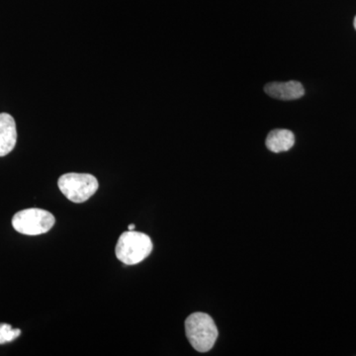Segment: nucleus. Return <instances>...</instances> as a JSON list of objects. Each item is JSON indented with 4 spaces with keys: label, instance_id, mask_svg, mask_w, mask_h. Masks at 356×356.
<instances>
[{
    "label": "nucleus",
    "instance_id": "9",
    "mask_svg": "<svg viewBox=\"0 0 356 356\" xmlns=\"http://www.w3.org/2000/svg\"><path fill=\"white\" fill-rule=\"evenodd\" d=\"M136 229V226L134 224L129 225L128 231H134Z\"/></svg>",
    "mask_w": 356,
    "mask_h": 356
},
{
    "label": "nucleus",
    "instance_id": "6",
    "mask_svg": "<svg viewBox=\"0 0 356 356\" xmlns=\"http://www.w3.org/2000/svg\"><path fill=\"white\" fill-rule=\"evenodd\" d=\"M17 142L15 120L11 115L0 114V156L13 151Z\"/></svg>",
    "mask_w": 356,
    "mask_h": 356
},
{
    "label": "nucleus",
    "instance_id": "4",
    "mask_svg": "<svg viewBox=\"0 0 356 356\" xmlns=\"http://www.w3.org/2000/svg\"><path fill=\"white\" fill-rule=\"evenodd\" d=\"M56 219L51 213L39 208H30L16 213L13 226L18 233L27 236H38L48 233Z\"/></svg>",
    "mask_w": 356,
    "mask_h": 356
},
{
    "label": "nucleus",
    "instance_id": "10",
    "mask_svg": "<svg viewBox=\"0 0 356 356\" xmlns=\"http://www.w3.org/2000/svg\"><path fill=\"white\" fill-rule=\"evenodd\" d=\"M353 25H355V30H356V16H355V22H353Z\"/></svg>",
    "mask_w": 356,
    "mask_h": 356
},
{
    "label": "nucleus",
    "instance_id": "3",
    "mask_svg": "<svg viewBox=\"0 0 356 356\" xmlns=\"http://www.w3.org/2000/svg\"><path fill=\"white\" fill-rule=\"evenodd\" d=\"M58 188L65 197L74 203H83L95 195L98 181L88 173H67L58 178Z\"/></svg>",
    "mask_w": 356,
    "mask_h": 356
},
{
    "label": "nucleus",
    "instance_id": "5",
    "mask_svg": "<svg viewBox=\"0 0 356 356\" xmlns=\"http://www.w3.org/2000/svg\"><path fill=\"white\" fill-rule=\"evenodd\" d=\"M264 91L270 97L280 100H296L305 95L304 86L296 81L268 83L264 88Z\"/></svg>",
    "mask_w": 356,
    "mask_h": 356
},
{
    "label": "nucleus",
    "instance_id": "8",
    "mask_svg": "<svg viewBox=\"0 0 356 356\" xmlns=\"http://www.w3.org/2000/svg\"><path fill=\"white\" fill-rule=\"evenodd\" d=\"M21 334L19 329H13L10 325L0 324V344L11 343Z\"/></svg>",
    "mask_w": 356,
    "mask_h": 356
},
{
    "label": "nucleus",
    "instance_id": "1",
    "mask_svg": "<svg viewBox=\"0 0 356 356\" xmlns=\"http://www.w3.org/2000/svg\"><path fill=\"white\" fill-rule=\"evenodd\" d=\"M185 332L189 343L199 353H207L218 337L217 325L205 313H194L185 321Z\"/></svg>",
    "mask_w": 356,
    "mask_h": 356
},
{
    "label": "nucleus",
    "instance_id": "2",
    "mask_svg": "<svg viewBox=\"0 0 356 356\" xmlns=\"http://www.w3.org/2000/svg\"><path fill=\"white\" fill-rule=\"evenodd\" d=\"M153 250L151 238L140 232L128 231L122 234L116 245V257L127 266H135L146 259Z\"/></svg>",
    "mask_w": 356,
    "mask_h": 356
},
{
    "label": "nucleus",
    "instance_id": "7",
    "mask_svg": "<svg viewBox=\"0 0 356 356\" xmlns=\"http://www.w3.org/2000/svg\"><path fill=\"white\" fill-rule=\"evenodd\" d=\"M294 144V134L286 129H276L271 131L266 140L267 149L276 154L289 151Z\"/></svg>",
    "mask_w": 356,
    "mask_h": 356
}]
</instances>
